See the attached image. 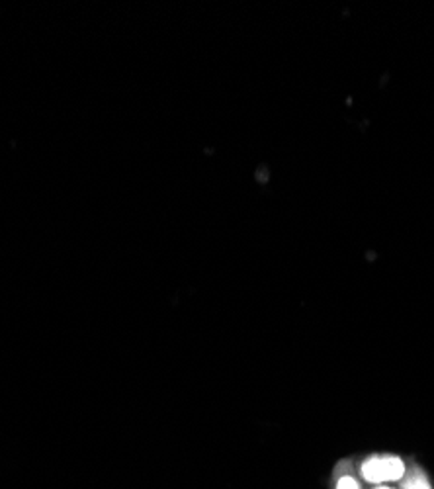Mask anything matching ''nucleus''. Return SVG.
<instances>
[{
	"instance_id": "1",
	"label": "nucleus",
	"mask_w": 434,
	"mask_h": 489,
	"mask_svg": "<svg viewBox=\"0 0 434 489\" xmlns=\"http://www.w3.org/2000/svg\"><path fill=\"white\" fill-rule=\"evenodd\" d=\"M362 473L368 481L399 480L405 473V466L397 456H376L362 466Z\"/></svg>"
},
{
	"instance_id": "2",
	"label": "nucleus",
	"mask_w": 434,
	"mask_h": 489,
	"mask_svg": "<svg viewBox=\"0 0 434 489\" xmlns=\"http://www.w3.org/2000/svg\"><path fill=\"white\" fill-rule=\"evenodd\" d=\"M405 489H430V485H428V481H426L423 476H417V478H411V480L407 481Z\"/></svg>"
},
{
	"instance_id": "3",
	"label": "nucleus",
	"mask_w": 434,
	"mask_h": 489,
	"mask_svg": "<svg viewBox=\"0 0 434 489\" xmlns=\"http://www.w3.org/2000/svg\"><path fill=\"white\" fill-rule=\"evenodd\" d=\"M337 489H360V488H358V483L352 480V478H342V480L339 481Z\"/></svg>"
},
{
	"instance_id": "4",
	"label": "nucleus",
	"mask_w": 434,
	"mask_h": 489,
	"mask_svg": "<svg viewBox=\"0 0 434 489\" xmlns=\"http://www.w3.org/2000/svg\"><path fill=\"white\" fill-rule=\"evenodd\" d=\"M380 489H390V488H380Z\"/></svg>"
}]
</instances>
